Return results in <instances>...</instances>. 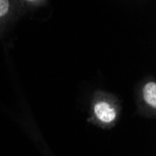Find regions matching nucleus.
<instances>
[{"instance_id":"1","label":"nucleus","mask_w":156,"mask_h":156,"mask_svg":"<svg viewBox=\"0 0 156 156\" xmlns=\"http://www.w3.org/2000/svg\"><path fill=\"white\" fill-rule=\"evenodd\" d=\"M93 105L94 116L101 123H112L117 118V108L114 105L113 97H108L106 93L97 92Z\"/></svg>"},{"instance_id":"2","label":"nucleus","mask_w":156,"mask_h":156,"mask_svg":"<svg viewBox=\"0 0 156 156\" xmlns=\"http://www.w3.org/2000/svg\"><path fill=\"white\" fill-rule=\"evenodd\" d=\"M23 11L19 0H0V32Z\"/></svg>"},{"instance_id":"3","label":"nucleus","mask_w":156,"mask_h":156,"mask_svg":"<svg viewBox=\"0 0 156 156\" xmlns=\"http://www.w3.org/2000/svg\"><path fill=\"white\" fill-rule=\"evenodd\" d=\"M139 95L146 106L151 109L156 108V81L154 78H148L139 85Z\"/></svg>"},{"instance_id":"4","label":"nucleus","mask_w":156,"mask_h":156,"mask_svg":"<svg viewBox=\"0 0 156 156\" xmlns=\"http://www.w3.org/2000/svg\"><path fill=\"white\" fill-rule=\"evenodd\" d=\"M23 10L37 9L47 5L48 0H19Z\"/></svg>"}]
</instances>
